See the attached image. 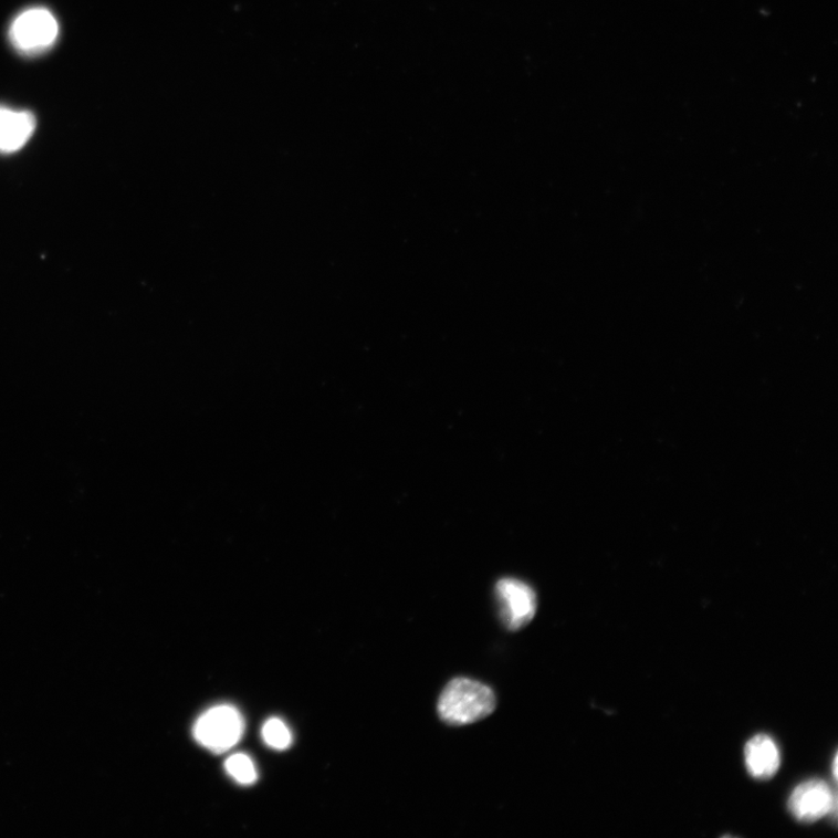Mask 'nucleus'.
Returning <instances> with one entry per match:
<instances>
[{"label": "nucleus", "mask_w": 838, "mask_h": 838, "mask_svg": "<svg viewBox=\"0 0 838 838\" xmlns=\"http://www.w3.org/2000/svg\"><path fill=\"white\" fill-rule=\"evenodd\" d=\"M788 807L794 818L810 824L836 810V796L825 782L809 781L794 789Z\"/></svg>", "instance_id": "39448f33"}, {"label": "nucleus", "mask_w": 838, "mask_h": 838, "mask_svg": "<svg viewBox=\"0 0 838 838\" xmlns=\"http://www.w3.org/2000/svg\"><path fill=\"white\" fill-rule=\"evenodd\" d=\"M226 768L228 774L241 785H252L256 782L258 775L252 760L242 754L231 756Z\"/></svg>", "instance_id": "6e6552de"}, {"label": "nucleus", "mask_w": 838, "mask_h": 838, "mask_svg": "<svg viewBox=\"0 0 838 838\" xmlns=\"http://www.w3.org/2000/svg\"><path fill=\"white\" fill-rule=\"evenodd\" d=\"M837 765H838V764H837V757H836V758L834 760V765H832V767H834V774H832V775H834V777H835V778H837V774H838V771H837Z\"/></svg>", "instance_id": "9d476101"}, {"label": "nucleus", "mask_w": 838, "mask_h": 838, "mask_svg": "<svg viewBox=\"0 0 838 838\" xmlns=\"http://www.w3.org/2000/svg\"><path fill=\"white\" fill-rule=\"evenodd\" d=\"M500 615L506 629L517 631L534 620L537 611L535 590L525 583L504 578L496 585Z\"/></svg>", "instance_id": "20e7f679"}, {"label": "nucleus", "mask_w": 838, "mask_h": 838, "mask_svg": "<svg viewBox=\"0 0 838 838\" xmlns=\"http://www.w3.org/2000/svg\"><path fill=\"white\" fill-rule=\"evenodd\" d=\"M264 742L275 750L289 748L292 744V733L281 720L271 719L262 727Z\"/></svg>", "instance_id": "1a4fd4ad"}, {"label": "nucleus", "mask_w": 838, "mask_h": 838, "mask_svg": "<svg viewBox=\"0 0 838 838\" xmlns=\"http://www.w3.org/2000/svg\"><path fill=\"white\" fill-rule=\"evenodd\" d=\"M36 119L30 112L0 106V153L23 148L34 134Z\"/></svg>", "instance_id": "423d86ee"}, {"label": "nucleus", "mask_w": 838, "mask_h": 838, "mask_svg": "<svg viewBox=\"0 0 838 838\" xmlns=\"http://www.w3.org/2000/svg\"><path fill=\"white\" fill-rule=\"evenodd\" d=\"M59 31L57 19L50 10L33 8L13 20L9 36L12 46L21 54L38 55L54 46Z\"/></svg>", "instance_id": "f03ea898"}, {"label": "nucleus", "mask_w": 838, "mask_h": 838, "mask_svg": "<svg viewBox=\"0 0 838 838\" xmlns=\"http://www.w3.org/2000/svg\"><path fill=\"white\" fill-rule=\"evenodd\" d=\"M745 762L750 775L765 781L774 777L781 766L779 750L774 740L758 735L745 746Z\"/></svg>", "instance_id": "0eeeda50"}, {"label": "nucleus", "mask_w": 838, "mask_h": 838, "mask_svg": "<svg viewBox=\"0 0 838 838\" xmlns=\"http://www.w3.org/2000/svg\"><path fill=\"white\" fill-rule=\"evenodd\" d=\"M496 709V696L484 683L457 678L448 683L438 701V714L447 724L460 726L489 717Z\"/></svg>", "instance_id": "f257e3e1"}, {"label": "nucleus", "mask_w": 838, "mask_h": 838, "mask_svg": "<svg viewBox=\"0 0 838 838\" xmlns=\"http://www.w3.org/2000/svg\"><path fill=\"white\" fill-rule=\"evenodd\" d=\"M244 727V719L233 705H216L197 720L193 737L211 753L224 754L240 742Z\"/></svg>", "instance_id": "7ed1b4c3"}]
</instances>
